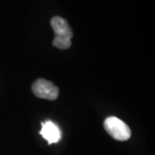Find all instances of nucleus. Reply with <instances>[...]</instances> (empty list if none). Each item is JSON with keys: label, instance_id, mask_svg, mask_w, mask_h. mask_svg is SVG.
<instances>
[{"label": "nucleus", "instance_id": "nucleus-1", "mask_svg": "<svg viewBox=\"0 0 155 155\" xmlns=\"http://www.w3.org/2000/svg\"><path fill=\"white\" fill-rule=\"evenodd\" d=\"M51 26L55 34L53 45L59 49L69 48L72 45V31L67 21L61 17H54L51 20Z\"/></svg>", "mask_w": 155, "mask_h": 155}, {"label": "nucleus", "instance_id": "nucleus-2", "mask_svg": "<svg viewBox=\"0 0 155 155\" xmlns=\"http://www.w3.org/2000/svg\"><path fill=\"white\" fill-rule=\"evenodd\" d=\"M104 126L107 133L116 140L125 141L131 137V130L129 127L116 116L106 118Z\"/></svg>", "mask_w": 155, "mask_h": 155}, {"label": "nucleus", "instance_id": "nucleus-3", "mask_svg": "<svg viewBox=\"0 0 155 155\" xmlns=\"http://www.w3.org/2000/svg\"><path fill=\"white\" fill-rule=\"evenodd\" d=\"M33 93L39 98L48 100L57 99L60 91L54 84L44 78H39L32 85Z\"/></svg>", "mask_w": 155, "mask_h": 155}, {"label": "nucleus", "instance_id": "nucleus-4", "mask_svg": "<svg viewBox=\"0 0 155 155\" xmlns=\"http://www.w3.org/2000/svg\"><path fill=\"white\" fill-rule=\"evenodd\" d=\"M40 134L48 142V144L57 143L61 138L60 127L51 121H47L41 123V129Z\"/></svg>", "mask_w": 155, "mask_h": 155}]
</instances>
